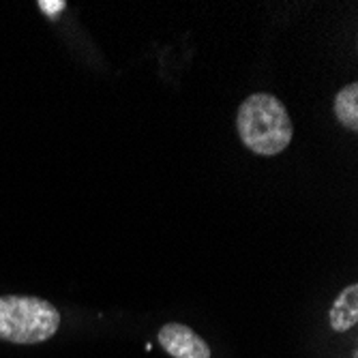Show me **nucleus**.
Masks as SVG:
<instances>
[{
    "label": "nucleus",
    "mask_w": 358,
    "mask_h": 358,
    "mask_svg": "<svg viewBox=\"0 0 358 358\" xmlns=\"http://www.w3.org/2000/svg\"><path fill=\"white\" fill-rule=\"evenodd\" d=\"M60 313L37 296H0V339L11 343H41L56 335Z\"/></svg>",
    "instance_id": "2"
},
{
    "label": "nucleus",
    "mask_w": 358,
    "mask_h": 358,
    "mask_svg": "<svg viewBox=\"0 0 358 358\" xmlns=\"http://www.w3.org/2000/svg\"><path fill=\"white\" fill-rule=\"evenodd\" d=\"M335 116L345 129H350V131H356L358 129V84L356 82L343 86L337 92Z\"/></svg>",
    "instance_id": "5"
},
{
    "label": "nucleus",
    "mask_w": 358,
    "mask_h": 358,
    "mask_svg": "<svg viewBox=\"0 0 358 358\" xmlns=\"http://www.w3.org/2000/svg\"><path fill=\"white\" fill-rule=\"evenodd\" d=\"M236 129L243 144L262 157L283 152L294 138V122L285 106L268 92H255L241 103Z\"/></svg>",
    "instance_id": "1"
},
{
    "label": "nucleus",
    "mask_w": 358,
    "mask_h": 358,
    "mask_svg": "<svg viewBox=\"0 0 358 358\" xmlns=\"http://www.w3.org/2000/svg\"><path fill=\"white\" fill-rule=\"evenodd\" d=\"M159 343L172 358H210L208 343L185 324H166L159 331Z\"/></svg>",
    "instance_id": "3"
},
{
    "label": "nucleus",
    "mask_w": 358,
    "mask_h": 358,
    "mask_svg": "<svg viewBox=\"0 0 358 358\" xmlns=\"http://www.w3.org/2000/svg\"><path fill=\"white\" fill-rule=\"evenodd\" d=\"M329 322L335 333H348L356 327L358 322V285L352 283L345 289H341V294L335 299Z\"/></svg>",
    "instance_id": "4"
},
{
    "label": "nucleus",
    "mask_w": 358,
    "mask_h": 358,
    "mask_svg": "<svg viewBox=\"0 0 358 358\" xmlns=\"http://www.w3.org/2000/svg\"><path fill=\"white\" fill-rule=\"evenodd\" d=\"M39 7H41V11H45V13H50V15H54V13H60L64 7H67V3H64V0H39Z\"/></svg>",
    "instance_id": "6"
}]
</instances>
